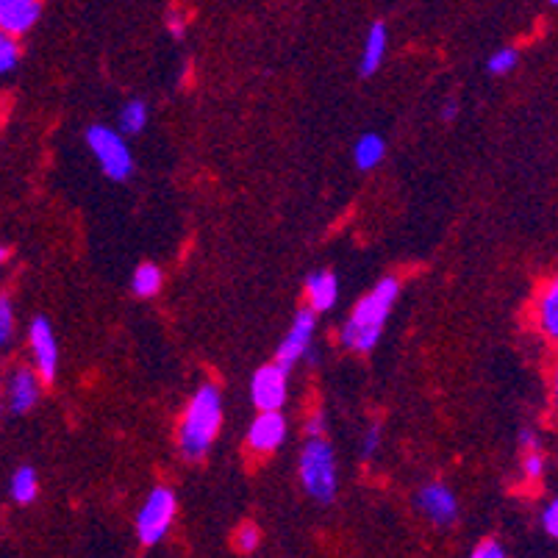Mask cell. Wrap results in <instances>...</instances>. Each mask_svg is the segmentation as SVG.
Listing matches in <instances>:
<instances>
[{"instance_id": "obj_1", "label": "cell", "mask_w": 558, "mask_h": 558, "mask_svg": "<svg viewBox=\"0 0 558 558\" xmlns=\"http://www.w3.org/2000/svg\"><path fill=\"white\" fill-rule=\"evenodd\" d=\"M397 298H400V281L395 275H386L372 286L370 292L356 303V309L350 311L348 323L339 331L342 348L353 350V353H370L384 334L386 317L395 309Z\"/></svg>"}, {"instance_id": "obj_2", "label": "cell", "mask_w": 558, "mask_h": 558, "mask_svg": "<svg viewBox=\"0 0 558 558\" xmlns=\"http://www.w3.org/2000/svg\"><path fill=\"white\" fill-rule=\"evenodd\" d=\"M223 428V395L214 384H203L186 403L184 420L178 428L181 456L189 461L203 459Z\"/></svg>"}, {"instance_id": "obj_3", "label": "cell", "mask_w": 558, "mask_h": 558, "mask_svg": "<svg viewBox=\"0 0 558 558\" xmlns=\"http://www.w3.org/2000/svg\"><path fill=\"white\" fill-rule=\"evenodd\" d=\"M300 484L317 503H331L339 489L336 481V456L325 436H309L300 450Z\"/></svg>"}, {"instance_id": "obj_4", "label": "cell", "mask_w": 558, "mask_h": 558, "mask_svg": "<svg viewBox=\"0 0 558 558\" xmlns=\"http://www.w3.org/2000/svg\"><path fill=\"white\" fill-rule=\"evenodd\" d=\"M84 139H87L89 153L95 156V162H98L106 178L128 181L134 175V153H131L128 142H125V134H120L117 128L95 123L89 125Z\"/></svg>"}, {"instance_id": "obj_5", "label": "cell", "mask_w": 558, "mask_h": 558, "mask_svg": "<svg viewBox=\"0 0 558 558\" xmlns=\"http://www.w3.org/2000/svg\"><path fill=\"white\" fill-rule=\"evenodd\" d=\"M175 514H178V500H175L173 489L167 486H156L142 503L137 514V536L142 547H156L164 536L173 528Z\"/></svg>"}, {"instance_id": "obj_6", "label": "cell", "mask_w": 558, "mask_h": 558, "mask_svg": "<svg viewBox=\"0 0 558 558\" xmlns=\"http://www.w3.org/2000/svg\"><path fill=\"white\" fill-rule=\"evenodd\" d=\"M314 331H317V311L306 306V309H300L295 314V320L289 325L284 342L275 350V364H281L284 370L292 372V367L306 359V353L314 348L311 345L314 342Z\"/></svg>"}, {"instance_id": "obj_7", "label": "cell", "mask_w": 558, "mask_h": 558, "mask_svg": "<svg viewBox=\"0 0 558 558\" xmlns=\"http://www.w3.org/2000/svg\"><path fill=\"white\" fill-rule=\"evenodd\" d=\"M289 397V370L281 364H264L250 381V400L259 411H281Z\"/></svg>"}, {"instance_id": "obj_8", "label": "cell", "mask_w": 558, "mask_h": 558, "mask_svg": "<svg viewBox=\"0 0 558 558\" xmlns=\"http://www.w3.org/2000/svg\"><path fill=\"white\" fill-rule=\"evenodd\" d=\"M28 348H31V359H34V370L39 372V378L50 384L56 381L59 372V345H56V334L53 325L45 317H37L28 325Z\"/></svg>"}, {"instance_id": "obj_9", "label": "cell", "mask_w": 558, "mask_h": 558, "mask_svg": "<svg viewBox=\"0 0 558 558\" xmlns=\"http://www.w3.org/2000/svg\"><path fill=\"white\" fill-rule=\"evenodd\" d=\"M42 378L31 367H14L6 378V403L14 414H28L42 397Z\"/></svg>"}, {"instance_id": "obj_10", "label": "cell", "mask_w": 558, "mask_h": 558, "mask_svg": "<svg viewBox=\"0 0 558 558\" xmlns=\"http://www.w3.org/2000/svg\"><path fill=\"white\" fill-rule=\"evenodd\" d=\"M417 509L428 517V522H434L439 528H447L459 520V500L445 484L422 486L420 495H417Z\"/></svg>"}, {"instance_id": "obj_11", "label": "cell", "mask_w": 558, "mask_h": 558, "mask_svg": "<svg viewBox=\"0 0 558 558\" xmlns=\"http://www.w3.org/2000/svg\"><path fill=\"white\" fill-rule=\"evenodd\" d=\"M286 442V417L281 411H261L248 428V447L259 456L275 453Z\"/></svg>"}, {"instance_id": "obj_12", "label": "cell", "mask_w": 558, "mask_h": 558, "mask_svg": "<svg viewBox=\"0 0 558 558\" xmlns=\"http://www.w3.org/2000/svg\"><path fill=\"white\" fill-rule=\"evenodd\" d=\"M42 17V0H0V31L23 37Z\"/></svg>"}, {"instance_id": "obj_13", "label": "cell", "mask_w": 558, "mask_h": 558, "mask_svg": "<svg viewBox=\"0 0 558 558\" xmlns=\"http://www.w3.org/2000/svg\"><path fill=\"white\" fill-rule=\"evenodd\" d=\"M339 298V281L334 273L328 270H317L306 278V300H309V309H314L317 314L331 311L336 306Z\"/></svg>"}, {"instance_id": "obj_14", "label": "cell", "mask_w": 558, "mask_h": 558, "mask_svg": "<svg viewBox=\"0 0 558 558\" xmlns=\"http://www.w3.org/2000/svg\"><path fill=\"white\" fill-rule=\"evenodd\" d=\"M386 45H389V31H386V25L372 23L370 31H367V39H364V48H361V78H370V75L378 73V67L384 64Z\"/></svg>"}, {"instance_id": "obj_15", "label": "cell", "mask_w": 558, "mask_h": 558, "mask_svg": "<svg viewBox=\"0 0 558 558\" xmlns=\"http://www.w3.org/2000/svg\"><path fill=\"white\" fill-rule=\"evenodd\" d=\"M536 320H539V328H542L547 336L558 339V275L542 289V295H539Z\"/></svg>"}, {"instance_id": "obj_16", "label": "cell", "mask_w": 558, "mask_h": 558, "mask_svg": "<svg viewBox=\"0 0 558 558\" xmlns=\"http://www.w3.org/2000/svg\"><path fill=\"white\" fill-rule=\"evenodd\" d=\"M386 156V142L381 134H364L359 142L353 145V162L359 170H372L384 162Z\"/></svg>"}, {"instance_id": "obj_17", "label": "cell", "mask_w": 558, "mask_h": 558, "mask_svg": "<svg viewBox=\"0 0 558 558\" xmlns=\"http://www.w3.org/2000/svg\"><path fill=\"white\" fill-rule=\"evenodd\" d=\"M148 120H150L148 103L139 98L128 100L123 109H120V114H117L120 134H125V137H137V134H142V131H145V125H148Z\"/></svg>"}, {"instance_id": "obj_18", "label": "cell", "mask_w": 558, "mask_h": 558, "mask_svg": "<svg viewBox=\"0 0 558 558\" xmlns=\"http://www.w3.org/2000/svg\"><path fill=\"white\" fill-rule=\"evenodd\" d=\"M9 495L14 497L17 506H31L39 497V478L34 467H20L14 470L12 481H9Z\"/></svg>"}, {"instance_id": "obj_19", "label": "cell", "mask_w": 558, "mask_h": 558, "mask_svg": "<svg viewBox=\"0 0 558 558\" xmlns=\"http://www.w3.org/2000/svg\"><path fill=\"white\" fill-rule=\"evenodd\" d=\"M162 284V270H159L156 264H150V261L139 264L137 270H134V278H131V289H134L137 298H156V295L162 292Z\"/></svg>"}, {"instance_id": "obj_20", "label": "cell", "mask_w": 558, "mask_h": 558, "mask_svg": "<svg viewBox=\"0 0 558 558\" xmlns=\"http://www.w3.org/2000/svg\"><path fill=\"white\" fill-rule=\"evenodd\" d=\"M20 56H23V50H20V37L0 31V78L17 70Z\"/></svg>"}, {"instance_id": "obj_21", "label": "cell", "mask_w": 558, "mask_h": 558, "mask_svg": "<svg viewBox=\"0 0 558 558\" xmlns=\"http://www.w3.org/2000/svg\"><path fill=\"white\" fill-rule=\"evenodd\" d=\"M14 345V303L9 295H0V359Z\"/></svg>"}, {"instance_id": "obj_22", "label": "cell", "mask_w": 558, "mask_h": 558, "mask_svg": "<svg viewBox=\"0 0 558 558\" xmlns=\"http://www.w3.org/2000/svg\"><path fill=\"white\" fill-rule=\"evenodd\" d=\"M517 59H520V56H517V50L514 48L495 50V53L489 56V62H486V70L492 75H506L517 67Z\"/></svg>"}, {"instance_id": "obj_23", "label": "cell", "mask_w": 558, "mask_h": 558, "mask_svg": "<svg viewBox=\"0 0 558 558\" xmlns=\"http://www.w3.org/2000/svg\"><path fill=\"white\" fill-rule=\"evenodd\" d=\"M261 542V531L253 525V522H245V525H239V531L234 536V545L239 553H253Z\"/></svg>"}, {"instance_id": "obj_24", "label": "cell", "mask_w": 558, "mask_h": 558, "mask_svg": "<svg viewBox=\"0 0 558 558\" xmlns=\"http://www.w3.org/2000/svg\"><path fill=\"white\" fill-rule=\"evenodd\" d=\"M522 475H525V481H539L545 475V456H542V450H528L522 456Z\"/></svg>"}, {"instance_id": "obj_25", "label": "cell", "mask_w": 558, "mask_h": 558, "mask_svg": "<svg viewBox=\"0 0 558 558\" xmlns=\"http://www.w3.org/2000/svg\"><path fill=\"white\" fill-rule=\"evenodd\" d=\"M378 447H381V425H372L370 431L364 434L361 439V447H359V456L364 461H370L375 453H378Z\"/></svg>"}, {"instance_id": "obj_26", "label": "cell", "mask_w": 558, "mask_h": 558, "mask_svg": "<svg viewBox=\"0 0 558 558\" xmlns=\"http://www.w3.org/2000/svg\"><path fill=\"white\" fill-rule=\"evenodd\" d=\"M472 556L475 558H503L506 556V550H503V545H500L497 539H486V542H481V545L472 550Z\"/></svg>"}, {"instance_id": "obj_27", "label": "cell", "mask_w": 558, "mask_h": 558, "mask_svg": "<svg viewBox=\"0 0 558 558\" xmlns=\"http://www.w3.org/2000/svg\"><path fill=\"white\" fill-rule=\"evenodd\" d=\"M542 525H545L547 536H553V539H558V497L550 503L545 509V514H542Z\"/></svg>"}, {"instance_id": "obj_28", "label": "cell", "mask_w": 558, "mask_h": 558, "mask_svg": "<svg viewBox=\"0 0 558 558\" xmlns=\"http://www.w3.org/2000/svg\"><path fill=\"white\" fill-rule=\"evenodd\" d=\"M325 428H328V420H325L323 411H314L309 420H306V434L309 436H323Z\"/></svg>"}, {"instance_id": "obj_29", "label": "cell", "mask_w": 558, "mask_h": 558, "mask_svg": "<svg viewBox=\"0 0 558 558\" xmlns=\"http://www.w3.org/2000/svg\"><path fill=\"white\" fill-rule=\"evenodd\" d=\"M167 31L173 34L175 39H181L186 34V17L181 12H170L167 14Z\"/></svg>"}, {"instance_id": "obj_30", "label": "cell", "mask_w": 558, "mask_h": 558, "mask_svg": "<svg viewBox=\"0 0 558 558\" xmlns=\"http://www.w3.org/2000/svg\"><path fill=\"white\" fill-rule=\"evenodd\" d=\"M520 447H522V453H528V450H542V442H539V436L534 434V431H522L520 434Z\"/></svg>"}, {"instance_id": "obj_31", "label": "cell", "mask_w": 558, "mask_h": 558, "mask_svg": "<svg viewBox=\"0 0 558 558\" xmlns=\"http://www.w3.org/2000/svg\"><path fill=\"white\" fill-rule=\"evenodd\" d=\"M442 120H445V123H453V120H456V117H459V103H456V100H445V106H442Z\"/></svg>"}, {"instance_id": "obj_32", "label": "cell", "mask_w": 558, "mask_h": 558, "mask_svg": "<svg viewBox=\"0 0 558 558\" xmlns=\"http://www.w3.org/2000/svg\"><path fill=\"white\" fill-rule=\"evenodd\" d=\"M553 403H556V411H558V367H556V375H553Z\"/></svg>"}, {"instance_id": "obj_33", "label": "cell", "mask_w": 558, "mask_h": 558, "mask_svg": "<svg viewBox=\"0 0 558 558\" xmlns=\"http://www.w3.org/2000/svg\"><path fill=\"white\" fill-rule=\"evenodd\" d=\"M6 259H9V250L0 248V264H3V261H6Z\"/></svg>"}, {"instance_id": "obj_34", "label": "cell", "mask_w": 558, "mask_h": 558, "mask_svg": "<svg viewBox=\"0 0 558 558\" xmlns=\"http://www.w3.org/2000/svg\"><path fill=\"white\" fill-rule=\"evenodd\" d=\"M550 3H553V6H558V0H550Z\"/></svg>"}, {"instance_id": "obj_35", "label": "cell", "mask_w": 558, "mask_h": 558, "mask_svg": "<svg viewBox=\"0 0 558 558\" xmlns=\"http://www.w3.org/2000/svg\"><path fill=\"white\" fill-rule=\"evenodd\" d=\"M0 414H3V409H0Z\"/></svg>"}]
</instances>
